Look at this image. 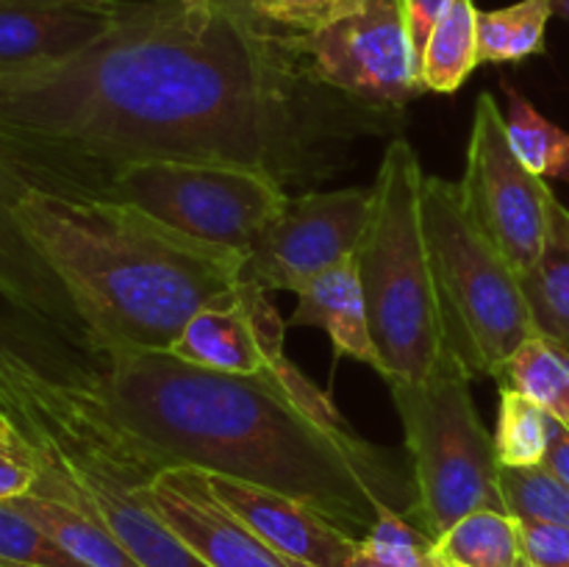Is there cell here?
Segmentation results:
<instances>
[{
    "label": "cell",
    "mask_w": 569,
    "mask_h": 567,
    "mask_svg": "<svg viewBox=\"0 0 569 567\" xmlns=\"http://www.w3.org/2000/svg\"><path fill=\"white\" fill-rule=\"evenodd\" d=\"M11 504L87 567H142L100 520L48 495L26 493Z\"/></svg>",
    "instance_id": "obj_19"
},
{
    "label": "cell",
    "mask_w": 569,
    "mask_h": 567,
    "mask_svg": "<svg viewBox=\"0 0 569 567\" xmlns=\"http://www.w3.org/2000/svg\"><path fill=\"white\" fill-rule=\"evenodd\" d=\"M550 3H553V14L569 22V0H550Z\"/></svg>",
    "instance_id": "obj_36"
},
{
    "label": "cell",
    "mask_w": 569,
    "mask_h": 567,
    "mask_svg": "<svg viewBox=\"0 0 569 567\" xmlns=\"http://www.w3.org/2000/svg\"><path fill=\"white\" fill-rule=\"evenodd\" d=\"M361 554L387 567H437L442 565L437 543L400 511H381L361 537Z\"/></svg>",
    "instance_id": "obj_28"
},
{
    "label": "cell",
    "mask_w": 569,
    "mask_h": 567,
    "mask_svg": "<svg viewBox=\"0 0 569 567\" xmlns=\"http://www.w3.org/2000/svg\"><path fill=\"white\" fill-rule=\"evenodd\" d=\"M217 3L228 6V9H233V11H239V14L248 17V11H244V6H248V0H217Z\"/></svg>",
    "instance_id": "obj_37"
},
{
    "label": "cell",
    "mask_w": 569,
    "mask_h": 567,
    "mask_svg": "<svg viewBox=\"0 0 569 567\" xmlns=\"http://www.w3.org/2000/svg\"><path fill=\"white\" fill-rule=\"evenodd\" d=\"M0 420L28 465V493L103 523L142 567H209L142 498L164 456L122 426L94 384L92 356L70 342L11 354L0 365Z\"/></svg>",
    "instance_id": "obj_4"
},
{
    "label": "cell",
    "mask_w": 569,
    "mask_h": 567,
    "mask_svg": "<svg viewBox=\"0 0 569 567\" xmlns=\"http://www.w3.org/2000/svg\"><path fill=\"white\" fill-rule=\"evenodd\" d=\"M437 554L448 567H517L520 520L509 511L478 509L437 539Z\"/></svg>",
    "instance_id": "obj_21"
},
{
    "label": "cell",
    "mask_w": 569,
    "mask_h": 567,
    "mask_svg": "<svg viewBox=\"0 0 569 567\" xmlns=\"http://www.w3.org/2000/svg\"><path fill=\"white\" fill-rule=\"evenodd\" d=\"M420 159L403 137L383 150L372 183V215L356 250L367 320L387 384H415L445 361L442 311L422 228Z\"/></svg>",
    "instance_id": "obj_5"
},
{
    "label": "cell",
    "mask_w": 569,
    "mask_h": 567,
    "mask_svg": "<svg viewBox=\"0 0 569 567\" xmlns=\"http://www.w3.org/2000/svg\"><path fill=\"white\" fill-rule=\"evenodd\" d=\"M498 387H511L569 426V350L533 334L515 350Z\"/></svg>",
    "instance_id": "obj_22"
},
{
    "label": "cell",
    "mask_w": 569,
    "mask_h": 567,
    "mask_svg": "<svg viewBox=\"0 0 569 567\" xmlns=\"http://www.w3.org/2000/svg\"><path fill=\"white\" fill-rule=\"evenodd\" d=\"M459 195L472 226L515 267L517 276L537 267L559 198L545 178L533 176L517 159L506 133V115L489 92L478 94L472 111Z\"/></svg>",
    "instance_id": "obj_9"
},
{
    "label": "cell",
    "mask_w": 569,
    "mask_h": 567,
    "mask_svg": "<svg viewBox=\"0 0 569 567\" xmlns=\"http://www.w3.org/2000/svg\"><path fill=\"white\" fill-rule=\"evenodd\" d=\"M417 487L411 520L437 543L478 509L506 511L495 437L478 417L470 372L453 354L428 378L389 384Z\"/></svg>",
    "instance_id": "obj_7"
},
{
    "label": "cell",
    "mask_w": 569,
    "mask_h": 567,
    "mask_svg": "<svg viewBox=\"0 0 569 567\" xmlns=\"http://www.w3.org/2000/svg\"><path fill=\"white\" fill-rule=\"evenodd\" d=\"M298 306L287 326L320 328L331 339L337 356L361 361L378 370V354L367 320L365 289L356 259L331 267L298 289Z\"/></svg>",
    "instance_id": "obj_17"
},
{
    "label": "cell",
    "mask_w": 569,
    "mask_h": 567,
    "mask_svg": "<svg viewBox=\"0 0 569 567\" xmlns=\"http://www.w3.org/2000/svg\"><path fill=\"white\" fill-rule=\"evenodd\" d=\"M422 228L448 350L470 378L498 381L537 334L520 276L470 222L459 183L426 176Z\"/></svg>",
    "instance_id": "obj_6"
},
{
    "label": "cell",
    "mask_w": 569,
    "mask_h": 567,
    "mask_svg": "<svg viewBox=\"0 0 569 567\" xmlns=\"http://www.w3.org/2000/svg\"><path fill=\"white\" fill-rule=\"evenodd\" d=\"M206 481L220 504H226L292 565L350 567L359 556L361 539L303 500L217 472H206Z\"/></svg>",
    "instance_id": "obj_15"
},
{
    "label": "cell",
    "mask_w": 569,
    "mask_h": 567,
    "mask_svg": "<svg viewBox=\"0 0 569 567\" xmlns=\"http://www.w3.org/2000/svg\"><path fill=\"white\" fill-rule=\"evenodd\" d=\"M522 559L531 567H569V528L556 523L520 520Z\"/></svg>",
    "instance_id": "obj_31"
},
{
    "label": "cell",
    "mask_w": 569,
    "mask_h": 567,
    "mask_svg": "<svg viewBox=\"0 0 569 567\" xmlns=\"http://www.w3.org/2000/svg\"><path fill=\"white\" fill-rule=\"evenodd\" d=\"M478 64V9L472 0H453L433 26L417 61L422 92H459Z\"/></svg>",
    "instance_id": "obj_20"
},
{
    "label": "cell",
    "mask_w": 569,
    "mask_h": 567,
    "mask_svg": "<svg viewBox=\"0 0 569 567\" xmlns=\"http://www.w3.org/2000/svg\"><path fill=\"white\" fill-rule=\"evenodd\" d=\"M545 467L569 484V426L550 415V445L545 456Z\"/></svg>",
    "instance_id": "obj_34"
},
{
    "label": "cell",
    "mask_w": 569,
    "mask_h": 567,
    "mask_svg": "<svg viewBox=\"0 0 569 567\" xmlns=\"http://www.w3.org/2000/svg\"><path fill=\"white\" fill-rule=\"evenodd\" d=\"M365 3L367 0H248L244 11L272 37H311L356 14Z\"/></svg>",
    "instance_id": "obj_27"
},
{
    "label": "cell",
    "mask_w": 569,
    "mask_h": 567,
    "mask_svg": "<svg viewBox=\"0 0 569 567\" xmlns=\"http://www.w3.org/2000/svg\"><path fill=\"white\" fill-rule=\"evenodd\" d=\"M350 567H387V565H381V561L370 559V556H365V554H361V550H359V556H356L353 565H350ZM437 567H448V565H445V561H442V565H437Z\"/></svg>",
    "instance_id": "obj_35"
},
{
    "label": "cell",
    "mask_w": 569,
    "mask_h": 567,
    "mask_svg": "<svg viewBox=\"0 0 569 567\" xmlns=\"http://www.w3.org/2000/svg\"><path fill=\"white\" fill-rule=\"evenodd\" d=\"M533 328L569 350V209L556 200L537 267L520 276Z\"/></svg>",
    "instance_id": "obj_18"
},
{
    "label": "cell",
    "mask_w": 569,
    "mask_h": 567,
    "mask_svg": "<svg viewBox=\"0 0 569 567\" xmlns=\"http://www.w3.org/2000/svg\"><path fill=\"white\" fill-rule=\"evenodd\" d=\"M517 567H531V565H528V561H526V559H522V561H520V565H517Z\"/></svg>",
    "instance_id": "obj_39"
},
{
    "label": "cell",
    "mask_w": 569,
    "mask_h": 567,
    "mask_svg": "<svg viewBox=\"0 0 569 567\" xmlns=\"http://www.w3.org/2000/svg\"><path fill=\"white\" fill-rule=\"evenodd\" d=\"M26 187L28 183L0 159V298L37 317L83 354H92L76 304L14 217V200Z\"/></svg>",
    "instance_id": "obj_16"
},
{
    "label": "cell",
    "mask_w": 569,
    "mask_h": 567,
    "mask_svg": "<svg viewBox=\"0 0 569 567\" xmlns=\"http://www.w3.org/2000/svg\"><path fill=\"white\" fill-rule=\"evenodd\" d=\"M495 454L500 467L545 465L550 445V415L511 387H500Z\"/></svg>",
    "instance_id": "obj_25"
},
{
    "label": "cell",
    "mask_w": 569,
    "mask_h": 567,
    "mask_svg": "<svg viewBox=\"0 0 569 567\" xmlns=\"http://www.w3.org/2000/svg\"><path fill=\"white\" fill-rule=\"evenodd\" d=\"M395 126L217 0L128 3L78 56L0 81V159L28 187L81 198L139 161L250 167L292 192Z\"/></svg>",
    "instance_id": "obj_1"
},
{
    "label": "cell",
    "mask_w": 569,
    "mask_h": 567,
    "mask_svg": "<svg viewBox=\"0 0 569 567\" xmlns=\"http://www.w3.org/2000/svg\"><path fill=\"white\" fill-rule=\"evenodd\" d=\"M550 17V0H520L506 9L478 11L481 64H520L531 56H542Z\"/></svg>",
    "instance_id": "obj_23"
},
{
    "label": "cell",
    "mask_w": 569,
    "mask_h": 567,
    "mask_svg": "<svg viewBox=\"0 0 569 567\" xmlns=\"http://www.w3.org/2000/svg\"><path fill=\"white\" fill-rule=\"evenodd\" d=\"M0 561L26 567H87L11 500H0Z\"/></svg>",
    "instance_id": "obj_29"
},
{
    "label": "cell",
    "mask_w": 569,
    "mask_h": 567,
    "mask_svg": "<svg viewBox=\"0 0 569 567\" xmlns=\"http://www.w3.org/2000/svg\"><path fill=\"white\" fill-rule=\"evenodd\" d=\"M500 493L517 520L556 523L569 528V484L545 465L500 467Z\"/></svg>",
    "instance_id": "obj_26"
},
{
    "label": "cell",
    "mask_w": 569,
    "mask_h": 567,
    "mask_svg": "<svg viewBox=\"0 0 569 567\" xmlns=\"http://www.w3.org/2000/svg\"><path fill=\"white\" fill-rule=\"evenodd\" d=\"M14 217L76 304L89 356L170 350L198 311L228 304L244 284L242 253L120 200L26 187Z\"/></svg>",
    "instance_id": "obj_3"
},
{
    "label": "cell",
    "mask_w": 569,
    "mask_h": 567,
    "mask_svg": "<svg viewBox=\"0 0 569 567\" xmlns=\"http://www.w3.org/2000/svg\"><path fill=\"white\" fill-rule=\"evenodd\" d=\"M281 39L311 78L381 115L398 117L422 92L403 0H367L311 37Z\"/></svg>",
    "instance_id": "obj_10"
},
{
    "label": "cell",
    "mask_w": 569,
    "mask_h": 567,
    "mask_svg": "<svg viewBox=\"0 0 569 567\" xmlns=\"http://www.w3.org/2000/svg\"><path fill=\"white\" fill-rule=\"evenodd\" d=\"M289 189L276 178L214 161H139L122 167L94 198L131 203L203 242L248 253Z\"/></svg>",
    "instance_id": "obj_8"
},
{
    "label": "cell",
    "mask_w": 569,
    "mask_h": 567,
    "mask_svg": "<svg viewBox=\"0 0 569 567\" xmlns=\"http://www.w3.org/2000/svg\"><path fill=\"white\" fill-rule=\"evenodd\" d=\"M372 215V187L289 195L253 248L242 281L264 292H298L311 278L356 259Z\"/></svg>",
    "instance_id": "obj_11"
},
{
    "label": "cell",
    "mask_w": 569,
    "mask_h": 567,
    "mask_svg": "<svg viewBox=\"0 0 569 567\" xmlns=\"http://www.w3.org/2000/svg\"><path fill=\"white\" fill-rule=\"evenodd\" d=\"M503 94L509 103L506 133L517 159L533 176L569 183V133L539 115L531 100L517 92L509 81H503Z\"/></svg>",
    "instance_id": "obj_24"
},
{
    "label": "cell",
    "mask_w": 569,
    "mask_h": 567,
    "mask_svg": "<svg viewBox=\"0 0 569 567\" xmlns=\"http://www.w3.org/2000/svg\"><path fill=\"white\" fill-rule=\"evenodd\" d=\"M126 9V0H0V81L72 59Z\"/></svg>",
    "instance_id": "obj_14"
},
{
    "label": "cell",
    "mask_w": 569,
    "mask_h": 567,
    "mask_svg": "<svg viewBox=\"0 0 569 567\" xmlns=\"http://www.w3.org/2000/svg\"><path fill=\"white\" fill-rule=\"evenodd\" d=\"M450 3H453V0H403L406 26H409L411 48H415L417 61H420L422 48H426L433 26H437L439 17L450 9Z\"/></svg>",
    "instance_id": "obj_33"
},
{
    "label": "cell",
    "mask_w": 569,
    "mask_h": 567,
    "mask_svg": "<svg viewBox=\"0 0 569 567\" xmlns=\"http://www.w3.org/2000/svg\"><path fill=\"white\" fill-rule=\"evenodd\" d=\"M283 339L287 322L272 306L270 292L244 281L233 300L198 311L178 334L170 354L231 376H287L295 361L287 356Z\"/></svg>",
    "instance_id": "obj_12"
},
{
    "label": "cell",
    "mask_w": 569,
    "mask_h": 567,
    "mask_svg": "<svg viewBox=\"0 0 569 567\" xmlns=\"http://www.w3.org/2000/svg\"><path fill=\"white\" fill-rule=\"evenodd\" d=\"M61 339L64 337L42 326L37 317H31L28 311L17 309L14 304L0 298V365L11 354H37V350L61 342Z\"/></svg>",
    "instance_id": "obj_30"
},
{
    "label": "cell",
    "mask_w": 569,
    "mask_h": 567,
    "mask_svg": "<svg viewBox=\"0 0 569 567\" xmlns=\"http://www.w3.org/2000/svg\"><path fill=\"white\" fill-rule=\"evenodd\" d=\"M142 498L209 567H298L220 504L198 467H167Z\"/></svg>",
    "instance_id": "obj_13"
},
{
    "label": "cell",
    "mask_w": 569,
    "mask_h": 567,
    "mask_svg": "<svg viewBox=\"0 0 569 567\" xmlns=\"http://www.w3.org/2000/svg\"><path fill=\"white\" fill-rule=\"evenodd\" d=\"M33 487V467L22 456L11 428L0 420V500L26 495Z\"/></svg>",
    "instance_id": "obj_32"
},
{
    "label": "cell",
    "mask_w": 569,
    "mask_h": 567,
    "mask_svg": "<svg viewBox=\"0 0 569 567\" xmlns=\"http://www.w3.org/2000/svg\"><path fill=\"white\" fill-rule=\"evenodd\" d=\"M0 567H26V565H3V561H0Z\"/></svg>",
    "instance_id": "obj_38"
},
{
    "label": "cell",
    "mask_w": 569,
    "mask_h": 567,
    "mask_svg": "<svg viewBox=\"0 0 569 567\" xmlns=\"http://www.w3.org/2000/svg\"><path fill=\"white\" fill-rule=\"evenodd\" d=\"M122 426L170 467H198L298 498L365 537L381 511L415 517L409 456L359 437L326 389L287 376H231L170 350L92 356Z\"/></svg>",
    "instance_id": "obj_2"
}]
</instances>
